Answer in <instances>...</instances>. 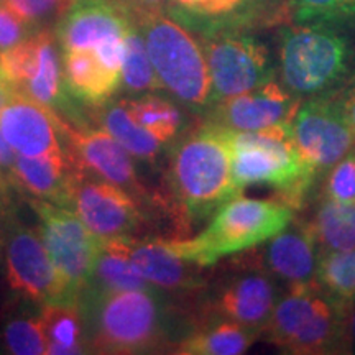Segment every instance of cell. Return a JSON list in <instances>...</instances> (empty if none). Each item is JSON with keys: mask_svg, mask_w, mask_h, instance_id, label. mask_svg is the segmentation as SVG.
<instances>
[{"mask_svg": "<svg viewBox=\"0 0 355 355\" xmlns=\"http://www.w3.org/2000/svg\"><path fill=\"white\" fill-rule=\"evenodd\" d=\"M211 79V107L277 79L268 46L241 30H216L202 38Z\"/></svg>", "mask_w": 355, "mask_h": 355, "instance_id": "52a82bcc", "label": "cell"}, {"mask_svg": "<svg viewBox=\"0 0 355 355\" xmlns=\"http://www.w3.org/2000/svg\"><path fill=\"white\" fill-rule=\"evenodd\" d=\"M301 102L278 79H272L254 91L217 102L207 110V122L234 132L290 125Z\"/></svg>", "mask_w": 355, "mask_h": 355, "instance_id": "7c38bea8", "label": "cell"}, {"mask_svg": "<svg viewBox=\"0 0 355 355\" xmlns=\"http://www.w3.org/2000/svg\"><path fill=\"white\" fill-rule=\"evenodd\" d=\"M171 2L180 10L191 15L209 20H224L250 6L252 0H171Z\"/></svg>", "mask_w": 355, "mask_h": 355, "instance_id": "836d02e7", "label": "cell"}, {"mask_svg": "<svg viewBox=\"0 0 355 355\" xmlns=\"http://www.w3.org/2000/svg\"><path fill=\"white\" fill-rule=\"evenodd\" d=\"M290 125L259 132L229 130L232 176L242 193L247 186H270L279 201L298 209L319 178L295 146Z\"/></svg>", "mask_w": 355, "mask_h": 355, "instance_id": "5b68a950", "label": "cell"}, {"mask_svg": "<svg viewBox=\"0 0 355 355\" xmlns=\"http://www.w3.org/2000/svg\"><path fill=\"white\" fill-rule=\"evenodd\" d=\"M69 206L102 241L125 237L137 229L141 219L135 198L109 181H83L76 178L69 194Z\"/></svg>", "mask_w": 355, "mask_h": 355, "instance_id": "9a60e30c", "label": "cell"}, {"mask_svg": "<svg viewBox=\"0 0 355 355\" xmlns=\"http://www.w3.org/2000/svg\"><path fill=\"white\" fill-rule=\"evenodd\" d=\"M102 127L127 150L132 157L140 159H153L162 152V141H158L152 133L140 127L122 102L112 104L105 109L102 117Z\"/></svg>", "mask_w": 355, "mask_h": 355, "instance_id": "4316f807", "label": "cell"}, {"mask_svg": "<svg viewBox=\"0 0 355 355\" xmlns=\"http://www.w3.org/2000/svg\"><path fill=\"white\" fill-rule=\"evenodd\" d=\"M295 220V209L279 199L230 198L214 212L211 224L193 239L162 241L171 254L202 268L229 255L242 254L268 241Z\"/></svg>", "mask_w": 355, "mask_h": 355, "instance_id": "3957f363", "label": "cell"}, {"mask_svg": "<svg viewBox=\"0 0 355 355\" xmlns=\"http://www.w3.org/2000/svg\"><path fill=\"white\" fill-rule=\"evenodd\" d=\"M248 252L285 290L316 285L321 254L308 220H293Z\"/></svg>", "mask_w": 355, "mask_h": 355, "instance_id": "5bb4252c", "label": "cell"}, {"mask_svg": "<svg viewBox=\"0 0 355 355\" xmlns=\"http://www.w3.org/2000/svg\"><path fill=\"white\" fill-rule=\"evenodd\" d=\"M163 309L152 290L101 293L94 345L105 354H140L165 339Z\"/></svg>", "mask_w": 355, "mask_h": 355, "instance_id": "ba28073f", "label": "cell"}, {"mask_svg": "<svg viewBox=\"0 0 355 355\" xmlns=\"http://www.w3.org/2000/svg\"><path fill=\"white\" fill-rule=\"evenodd\" d=\"M121 2L128 8L130 15H139V13L165 10L168 0H121Z\"/></svg>", "mask_w": 355, "mask_h": 355, "instance_id": "74e56055", "label": "cell"}, {"mask_svg": "<svg viewBox=\"0 0 355 355\" xmlns=\"http://www.w3.org/2000/svg\"><path fill=\"white\" fill-rule=\"evenodd\" d=\"M130 117L162 144H166L180 133L183 115L175 102L155 94H145L133 101H122Z\"/></svg>", "mask_w": 355, "mask_h": 355, "instance_id": "d4e9b609", "label": "cell"}, {"mask_svg": "<svg viewBox=\"0 0 355 355\" xmlns=\"http://www.w3.org/2000/svg\"><path fill=\"white\" fill-rule=\"evenodd\" d=\"M0 78H3V76H2V71H0Z\"/></svg>", "mask_w": 355, "mask_h": 355, "instance_id": "b9f144b4", "label": "cell"}, {"mask_svg": "<svg viewBox=\"0 0 355 355\" xmlns=\"http://www.w3.org/2000/svg\"><path fill=\"white\" fill-rule=\"evenodd\" d=\"M25 24L33 25L50 19L58 12H63L69 0H2Z\"/></svg>", "mask_w": 355, "mask_h": 355, "instance_id": "e575fe53", "label": "cell"}, {"mask_svg": "<svg viewBox=\"0 0 355 355\" xmlns=\"http://www.w3.org/2000/svg\"><path fill=\"white\" fill-rule=\"evenodd\" d=\"M15 159H17L15 150L7 144V140L3 139L2 132H0V170H7L12 173L13 165H15Z\"/></svg>", "mask_w": 355, "mask_h": 355, "instance_id": "f35d334b", "label": "cell"}, {"mask_svg": "<svg viewBox=\"0 0 355 355\" xmlns=\"http://www.w3.org/2000/svg\"><path fill=\"white\" fill-rule=\"evenodd\" d=\"M261 337V331L224 318H212L176 344L175 354L181 355H241Z\"/></svg>", "mask_w": 355, "mask_h": 355, "instance_id": "44dd1931", "label": "cell"}, {"mask_svg": "<svg viewBox=\"0 0 355 355\" xmlns=\"http://www.w3.org/2000/svg\"><path fill=\"white\" fill-rule=\"evenodd\" d=\"M332 92H334L340 109H343L345 117H347L350 125H352L355 130V74L349 79V81H345L343 86L334 89Z\"/></svg>", "mask_w": 355, "mask_h": 355, "instance_id": "8d00e7d4", "label": "cell"}, {"mask_svg": "<svg viewBox=\"0 0 355 355\" xmlns=\"http://www.w3.org/2000/svg\"><path fill=\"white\" fill-rule=\"evenodd\" d=\"M132 15L121 0H69L58 25L64 51L92 50L112 35H125Z\"/></svg>", "mask_w": 355, "mask_h": 355, "instance_id": "e0dca14e", "label": "cell"}, {"mask_svg": "<svg viewBox=\"0 0 355 355\" xmlns=\"http://www.w3.org/2000/svg\"><path fill=\"white\" fill-rule=\"evenodd\" d=\"M285 291L248 252L217 286L211 301V316L263 331Z\"/></svg>", "mask_w": 355, "mask_h": 355, "instance_id": "8fae6325", "label": "cell"}, {"mask_svg": "<svg viewBox=\"0 0 355 355\" xmlns=\"http://www.w3.org/2000/svg\"><path fill=\"white\" fill-rule=\"evenodd\" d=\"M140 26L162 89L191 109H211V79L202 44L165 10L132 15Z\"/></svg>", "mask_w": 355, "mask_h": 355, "instance_id": "8992f818", "label": "cell"}, {"mask_svg": "<svg viewBox=\"0 0 355 355\" xmlns=\"http://www.w3.org/2000/svg\"><path fill=\"white\" fill-rule=\"evenodd\" d=\"M334 202H355V148L324 175L321 196Z\"/></svg>", "mask_w": 355, "mask_h": 355, "instance_id": "1f68e13d", "label": "cell"}, {"mask_svg": "<svg viewBox=\"0 0 355 355\" xmlns=\"http://www.w3.org/2000/svg\"><path fill=\"white\" fill-rule=\"evenodd\" d=\"M166 184L176 219L186 227L241 194L232 176L227 128L206 122L178 141L170 153Z\"/></svg>", "mask_w": 355, "mask_h": 355, "instance_id": "6da1fadb", "label": "cell"}, {"mask_svg": "<svg viewBox=\"0 0 355 355\" xmlns=\"http://www.w3.org/2000/svg\"><path fill=\"white\" fill-rule=\"evenodd\" d=\"M15 89H13V86L10 83H7L6 79L0 78V110L3 109V105L7 104L8 101L12 99L13 94H15Z\"/></svg>", "mask_w": 355, "mask_h": 355, "instance_id": "60d3db41", "label": "cell"}, {"mask_svg": "<svg viewBox=\"0 0 355 355\" xmlns=\"http://www.w3.org/2000/svg\"><path fill=\"white\" fill-rule=\"evenodd\" d=\"M61 81H63V76H61L55 42L50 33L42 32V48H40L37 71L19 92L51 107L61 97Z\"/></svg>", "mask_w": 355, "mask_h": 355, "instance_id": "f546056e", "label": "cell"}, {"mask_svg": "<svg viewBox=\"0 0 355 355\" xmlns=\"http://www.w3.org/2000/svg\"><path fill=\"white\" fill-rule=\"evenodd\" d=\"M7 278L13 290L38 303H68L66 288L42 237L30 229H15L6 247Z\"/></svg>", "mask_w": 355, "mask_h": 355, "instance_id": "4fadbf2b", "label": "cell"}, {"mask_svg": "<svg viewBox=\"0 0 355 355\" xmlns=\"http://www.w3.org/2000/svg\"><path fill=\"white\" fill-rule=\"evenodd\" d=\"M48 105L15 92L0 110V132L15 153L26 157L63 153L60 130L63 127Z\"/></svg>", "mask_w": 355, "mask_h": 355, "instance_id": "2e32d148", "label": "cell"}, {"mask_svg": "<svg viewBox=\"0 0 355 355\" xmlns=\"http://www.w3.org/2000/svg\"><path fill=\"white\" fill-rule=\"evenodd\" d=\"M316 285L327 296L347 308L355 303V248L321 255Z\"/></svg>", "mask_w": 355, "mask_h": 355, "instance_id": "83f0119b", "label": "cell"}, {"mask_svg": "<svg viewBox=\"0 0 355 355\" xmlns=\"http://www.w3.org/2000/svg\"><path fill=\"white\" fill-rule=\"evenodd\" d=\"M78 158L105 181L125 189L133 198H144L132 155L107 130H73L63 127Z\"/></svg>", "mask_w": 355, "mask_h": 355, "instance_id": "ac0fdd59", "label": "cell"}, {"mask_svg": "<svg viewBox=\"0 0 355 355\" xmlns=\"http://www.w3.org/2000/svg\"><path fill=\"white\" fill-rule=\"evenodd\" d=\"M63 83L78 99L101 104L117 91L122 76L105 68L92 50H68L63 56Z\"/></svg>", "mask_w": 355, "mask_h": 355, "instance_id": "7402d4cb", "label": "cell"}, {"mask_svg": "<svg viewBox=\"0 0 355 355\" xmlns=\"http://www.w3.org/2000/svg\"><path fill=\"white\" fill-rule=\"evenodd\" d=\"M122 83L132 92H152L162 89L152 61H150L144 35H141L140 26L133 19L125 33Z\"/></svg>", "mask_w": 355, "mask_h": 355, "instance_id": "f1b7e54d", "label": "cell"}, {"mask_svg": "<svg viewBox=\"0 0 355 355\" xmlns=\"http://www.w3.org/2000/svg\"><path fill=\"white\" fill-rule=\"evenodd\" d=\"M128 259L141 278L162 290H193L202 285L196 263L171 254L162 241H132L127 237Z\"/></svg>", "mask_w": 355, "mask_h": 355, "instance_id": "d6986e66", "label": "cell"}, {"mask_svg": "<svg viewBox=\"0 0 355 355\" xmlns=\"http://www.w3.org/2000/svg\"><path fill=\"white\" fill-rule=\"evenodd\" d=\"M42 222V239L69 300L91 282L102 239L79 219L73 209L50 201L33 202Z\"/></svg>", "mask_w": 355, "mask_h": 355, "instance_id": "9c48e42d", "label": "cell"}, {"mask_svg": "<svg viewBox=\"0 0 355 355\" xmlns=\"http://www.w3.org/2000/svg\"><path fill=\"white\" fill-rule=\"evenodd\" d=\"M290 133L300 155L319 180L355 148V130L332 91L301 102Z\"/></svg>", "mask_w": 355, "mask_h": 355, "instance_id": "30bf717a", "label": "cell"}, {"mask_svg": "<svg viewBox=\"0 0 355 355\" xmlns=\"http://www.w3.org/2000/svg\"><path fill=\"white\" fill-rule=\"evenodd\" d=\"M40 321L48 340L46 354L68 355L83 352L81 318L74 301L46 304Z\"/></svg>", "mask_w": 355, "mask_h": 355, "instance_id": "484cf974", "label": "cell"}, {"mask_svg": "<svg viewBox=\"0 0 355 355\" xmlns=\"http://www.w3.org/2000/svg\"><path fill=\"white\" fill-rule=\"evenodd\" d=\"M352 25L295 24L279 30L278 81L304 101L340 87L355 74Z\"/></svg>", "mask_w": 355, "mask_h": 355, "instance_id": "7a4b0ae2", "label": "cell"}, {"mask_svg": "<svg viewBox=\"0 0 355 355\" xmlns=\"http://www.w3.org/2000/svg\"><path fill=\"white\" fill-rule=\"evenodd\" d=\"M288 12L295 24L355 25V0H288Z\"/></svg>", "mask_w": 355, "mask_h": 355, "instance_id": "4dcf8cb0", "label": "cell"}, {"mask_svg": "<svg viewBox=\"0 0 355 355\" xmlns=\"http://www.w3.org/2000/svg\"><path fill=\"white\" fill-rule=\"evenodd\" d=\"M308 222L321 255L355 248V202L343 204L319 198L316 212Z\"/></svg>", "mask_w": 355, "mask_h": 355, "instance_id": "603a6c76", "label": "cell"}, {"mask_svg": "<svg viewBox=\"0 0 355 355\" xmlns=\"http://www.w3.org/2000/svg\"><path fill=\"white\" fill-rule=\"evenodd\" d=\"M347 340H349V354H355V303L349 306Z\"/></svg>", "mask_w": 355, "mask_h": 355, "instance_id": "ab89813d", "label": "cell"}, {"mask_svg": "<svg viewBox=\"0 0 355 355\" xmlns=\"http://www.w3.org/2000/svg\"><path fill=\"white\" fill-rule=\"evenodd\" d=\"M28 35V24L0 2V53L24 42Z\"/></svg>", "mask_w": 355, "mask_h": 355, "instance_id": "d590c367", "label": "cell"}, {"mask_svg": "<svg viewBox=\"0 0 355 355\" xmlns=\"http://www.w3.org/2000/svg\"><path fill=\"white\" fill-rule=\"evenodd\" d=\"M127 237H114L102 242L101 254L97 257L92 278L104 291L125 290H152V285L141 278L128 259ZM91 278V279H92Z\"/></svg>", "mask_w": 355, "mask_h": 355, "instance_id": "cb8c5ba5", "label": "cell"}, {"mask_svg": "<svg viewBox=\"0 0 355 355\" xmlns=\"http://www.w3.org/2000/svg\"><path fill=\"white\" fill-rule=\"evenodd\" d=\"M12 175L40 201H50L63 206H68L71 189L78 178L69 171L63 153L43 157L17 155Z\"/></svg>", "mask_w": 355, "mask_h": 355, "instance_id": "ffe728a7", "label": "cell"}, {"mask_svg": "<svg viewBox=\"0 0 355 355\" xmlns=\"http://www.w3.org/2000/svg\"><path fill=\"white\" fill-rule=\"evenodd\" d=\"M347 306L318 285L286 290L265 324L261 337L291 355L349 354Z\"/></svg>", "mask_w": 355, "mask_h": 355, "instance_id": "277c9868", "label": "cell"}, {"mask_svg": "<svg viewBox=\"0 0 355 355\" xmlns=\"http://www.w3.org/2000/svg\"><path fill=\"white\" fill-rule=\"evenodd\" d=\"M6 343L10 352L17 355H42L46 354L48 340L42 321L17 319L6 329Z\"/></svg>", "mask_w": 355, "mask_h": 355, "instance_id": "d6a6232c", "label": "cell"}]
</instances>
